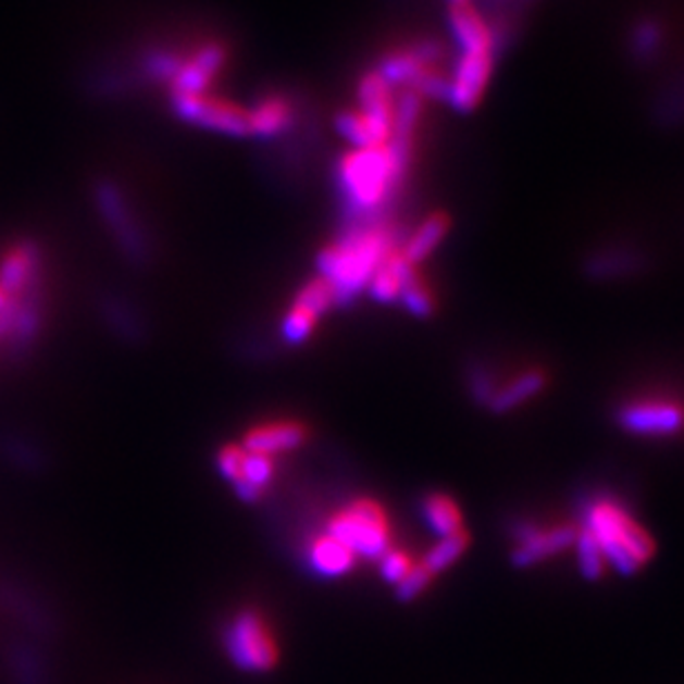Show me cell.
<instances>
[{"label": "cell", "instance_id": "obj_1", "mask_svg": "<svg viewBox=\"0 0 684 684\" xmlns=\"http://www.w3.org/2000/svg\"><path fill=\"white\" fill-rule=\"evenodd\" d=\"M411 156L396 147L381 145L366 149H349L338 163V185L349 212L360 223H370L381 212L396 189L402 185Z\"/></svg>", "mask_w": 684, "mask_h": 684}, {"label": "cell", "instance_id": "obj_2", "mask_svg": "<svg viewBox=\"0 0 684 684\" xmlns=\"http://www.w3.org/2000/svg\"><path fill=\"white\" fill-rule=\"evenodd\" d=\"M396 249V236L389 227L370 221L329 245L321 258V278L334 289L336 304H347L358 291L370 285L381 262Z\"/></svg>", "mask_w": 684, "mask_h": 684}, {"label": "cell", "instance_id": "obj_3", "mask_svg": "<svg viewBox=\"0 0 684 684\" xmlns=\"http://www.w3.org/2000/svg\"><path fill=\"white\" fill-rule=\"evenodd\" d=\"M585 527L602 549L607 567L620 575H636L656 554V543L643 524L611 498L589 500L583 509Z\"/></svg>", "mask_w": 684, "mask_h": 684}, {"label": "cell", "instance_id": "obj_4", "mask_svg": "<svg viewBox=\"0 0 684 684\" xmlns=\"http://www.w3.org/2000/svg\"><path fill=\"white\" fill-rule=\"evenodd\" d=\"M327 534L340 540L360 558H381L389 549V520L374 500H358L340 509L327 527Z\"/></svg>", "mask_w": 684, "mask_h": 684}, {"label": "cell", "instance_id": "obj_5", "mask_svg": "<svg viewBox=\"0 0 684 684\" xmlns=\"http://www.w3.org/2000/svg\"><path fill=\"white\" fill-rule=\"evenodd\" d=\"M225 647L245 671H270L278 662V645L270 624L256 611H240L225 631Z\"/></svg>", "mask_w": 684, "mask_h": 684}, {"label": "cell", "instance_id": "obj_6", "mask_svg": "<svg viewBox=\"0 0 684 684\" xmlns=\"http://www.w3.org/2000/svg\"><path fill=\"white\" fill-rule=\"evenodd\" d=\"M178 119L227 136H249V110L212 94H172Z\"/></svg>", "mask_w": 684, "mask_h": 684}, {"label": "cell", "instance_id": "obj_7", "mask_svg": "<svg viewBox=\"0 0 684 684\" xmlns=\"http://www.w3.org/2000/svg\"><path fill=\"white\" fill-rule=\"evenodd\" d=\"M494 74V49H467L451 72L447 100L458 112H471L478 108Z\"/></svg>", "mask_w": 684, "mask_h": 684}, {"label": "cell", "instance_id": "obj_8", "mask_svg": "<svg viewBox=\"0 0 684 684\" xmlns=\"http://www.w3.org/2000/svg\"><path fill=\"white\" fill-rule=\"evenodd\" d=\"M615 425L631 434L645 438H669L684 430V409L673 402H629L615 409Z\"/></svg>", "mask_w": 684, "mask_h": 684}, {"label": "cell", "instance_id": "obj_9", "mask_svg": "<svg viewBox=\"0 0 684 684\" xmlns=\"http://www.w3.org/2000/svg\"><path fill=\"white\" fill-rule=\"evenodd\" d=\"M96 204L100 216L110 225L123 251L134 260H145L147 240L142 236L140 225L136 223L132 207L125 202L123 191L114 183H100L96 187Z\"/></svg>", "mask_w": 684, "mask_h": 684}, {"label": "cell", "instance_id": "obj_10", "mask_svg": "<svg viewBox=\"0 0 684 684\" xmlns=\"http://www.w3.org/2000/svg\"><path fill=\"white\" fill-rule=\"evenodd\" d=\"M358 114L370 125L378 145H387L394 132L396 98L394 87L376 72H366L358 80Z\"/></svg>", "mask_w": 684, "mask_h": 684}, {"label": "cell", "instance_id": "obj_11", "mask_svg": "<svg viewBox=\"0 0 684 684\" xmlns=\"http://www.w3.org/2000/svg\"><path fill=\"white\" fill-rule=\"evenodd\" d=\"M440 59V47L436 42H423L415 47L394 49L381 61L376 72L391 85V87H411V91L423 83L427 74L436 67Z\"/></svg>", "mask_w": 684, "mask_h": 684}, {"label": "cell", "instance_id": "obj_12", "mask_svg": "<svg viewBox=\"0 0 684 684\" xmlns=\"http://www.w3.org/2000/svg\"><path fill=\"white\" fill-rule=\"evenodd\" d=\"M332 304H336V298H334V289L329 287V283L325 278L311 281L298 294L296 302L291 304L289 315L285 319V325H283L285 340L291 345L304 343L311 336V332H313L315 323H319L323 311L329 309Z\"/></svg>", "mask_w": 684, "mask_h": 684}, {"label": "cell", "instance_id": "obj_13", "mask_svg": "<svg viewBox=\"0 0 684 684\" xmlns=\"http://www.w3.org/2000/svg\"><path fill=\"white\" fill-rule=\"evenodd\" d=\"M227 63V49L221 42H207L189 59H183L181 70L172 78V94H207L216 74Z\"/></svg>", "mask_w": 684, "mask_h": 684}, {"label": "cell", "instance_id": "obj_14", "mask_svg": "<svg viewBox=\"0 0 684 684\" xmlns=\"http://www.w3.org/2000/svg\"><path fill=\"white\" fill-rule=\"evenodd\" d=\"M577 530L573 524H558L551 530H538L527 540L513 545L509 554V562L513 569H532L554 556L564 554L573 547Z\"/></svg>", "mask_w": 684, "mask_h": 684}, {"label": "cell", "instance_id": "obj_15", "mask_svg": "<svg viewBox=\"0 0 684 684\" xmlns=\"http://www.w3.org/2000/svg\"><path fill=\"white\" fill-rule=\"evenodd\" d=\"M645 268L643 253L624 247H609L587 256L583 274L594 283H613L641 274Z\"/></svg>", "mask_w": 684, "mask_h": 684}, {"label": "cell", "instance_id": "obj_16", "mask_svg": "<svg viewBox=\"0 0 684 684\" xmlns=\"http://www.w3.org/2000/svg\"><path fill=\"white\" fill-rule=\"evenodd\" d=\"M307 438V430L294 420H278V423H268L251 430L245 438L242 449L249 453L274 456L283 451L298 449Z\"/></svg>", "mask_w": 684, "mask_h": 684}, {"label": "cell", "instance_id": "obj_17", "mask_svg": "<svg viewBox=\"0 0 684 684\" xmlns=\"http://www.w3.org/2000/svg\"><path fill=\"white\" fill-rule=\"evenodd\" d=\"M38 249L32 242L14 245L0 260V287L12 298L36 285Z\"/></svg>", "mask_w": 684, "mask_h": 684}, {"label": "cell", "instance_id": "obj_18", "mask_svg": "<svg viewBox=\"0 0 684 684\" xmlns=\"http://www.w3.org/2000/svg\"><path fill=\"white\" fill-rule=\"evenodd\" d=\"M294 123V110L285 96H268L249 110V136L276 138Z\"/></svg>", "mask_w": 684, "mask_h": 684}, {"label": "cell", "instance_id": "obj_19", "mask_svg": "<svg viewBox=\"0 0 684 684\" xmlns=\"http://www.w3.org/2000/svg\"><path fill=\"white\" fill-rule=\"evenodd\" d=\"M449 27L451 34L460 47V51L467 49H494V34L483 14L471 8L469 3L451 5L449 10Z\"/></svg>", "mask_w": 684, "mask_h": 684}, {"label": "cell", "instance_id": "obj_20", "mask_svg": "<svg viewBox=\"0 0 684 684\" xmlns=\"http://www.w3.org/2000/svg\"><path fill=\"white\" fill-rule=\"evenodd\" d=\"M415 276V265H411V262H407L400 253V249L396 247L383 262L381 268L374 272L370 285H366V289H370L372 298H376L378 302H394V300H400V294L405 289V285Z\"/></svg>", "mask_w": 684, "mask_h": 684}, {"label": "cell", "instance_id": "obj_21", "mask_svg": "<svg viewBox=\"0 0 684 684\" xmlns=\"http://www.w3.org/2000/svg\"><path fill=\"white\" fill-rule=\"evenodd\" d=\"M547 387V374L540 370H530L520 374L518 378H513L511 383H507L505 387H498L494 400L489 402V411L496 415L509 413L518 407H522L527 400L536 398L538 394H543V389Z\"/></svg>", "mask_w": 684, "mask_h": 684}, {"label": "cell", "instance_id": "obj_22", "mask_svg": "<svg viewBox=\"0 0 684 684\" xmlns=\"http://www.w3.org/2000/svg\"><path fill=\"white\" fill-rule=\"evenodd\" d=\"M447 232H449V219L445 214H432L407 238V242L400 249L402 258L411 262V265H418V262H423L438 249Z\"/></svg>", "mask_w": 684, "mask_h": 684}, {"label": "cell", "instance_id": "obj_23", "mask_svg": "<svg viewBox=\"0 0 684 684\" xmlns=\"http://www.w3.org/2000/svg\"><path fill=\"white\" fill-rule=\"evenodd\" d=\"M309 562H311L315 573L327 575V577H336V575H345L347 571H351V567L356 562V556L340 540H336L334 536L325 534V536H321L319 540L311 545Z\"/></svg>", "mask_w": 684, "mask_h": 684}, {"label": "cell", "instance_id": "obj_24", "mask_svg": "<svg viewBox=\"0 0 684 684\" xmlns=\"http://www.w3.org/2000/svg\"><path fill=\"white\" fill-rule=\"evenodd\" d=\"M272 476H274V462H272L270 456H260V453L245 451L240 478L234 483L236 494L242 500L253 502V500L260 498V494L265 492V487L272 483Z\"/></svg>", "mask_w": 684, "mask_h": 684}, {"label": "cell", "instance_id": "obj_25", "mask_svg": "<svg viewBox=\"0 0 684 684\" xmlns=\"http://www.w3.org/2000/svg\"><path fill=\"white\" fill-rule=\"evenodd\" d=\"M423 515L427 527L438 536L447 538L462 532V513L458 505L445 494H432L423 502Z\"/></svg>", "mask_w": 684, "mask_h": 684}, {"label": "cell", "instance_id": "obj_26", "mask_svg": "<svg viewBox=\"0 0 684 684\" xmlns=\"http://www.w3.org/2000/svg\"><path fill=\"white\" fill-rule=\"evenodd\" d=\"M573 547H575L577 571H581V575L585 577V581H589V583L600 581V577L607 571V562H605L602 549L596 543V538L587 530H577Z\"/></svg>", "mask_w": 684, "mask_h": 684}, {"label": "cell", "instance_id": "obj_27", "mask_svg": "<svg viewBox=\"0 0 684 684\" xmlns=\"http://www.w3.org/2000/svg\"><path fill=\"white\" fill-rule=\"evenodd\" d=\"M469 547V536L464 532H458L453 536H447V538H440L425 556V560L420 562L423 564L432 575H438L443 573L445 569L453 567L467 551Z\"/></svg>", "mask_w": 684, "mask_h": 684}, {"label": "cell", "instance_id": "obj_28", "mask_svg": "<svg viewBox=\"0 0 684 684\" xmlns=\"http://www.w3.org/2000/svg\"><path fill=\"white\" fill-rule=\"evenodd\" d=\"M467 387H469V396L473 400H476L481 407H489V402L494 400L500 385H498L496 376L487 370V366L473 364V366H469V372H467Z\"/></svg>", "mask_w": 684, "mask_h": 684}, {"label": "cell", "instance_id": "obj_29", "mask_svg": "<svg viewBox=\"0 0 684 684\" xmlns=\"http://www.w3.org/2000/svg\"><path fill=\"white\" fill-rule=\"evenodd\" d=\"M400 300L413 315H418V319H430V315L434 313V307H436L430 289L425 287L423 281H420L418 274L405 285Z\"/></svg>", "mask_w": 684, "mask_h": 684}, {"label": "cell", "instance_id": "obj_30", "mask_svg": "<svg viewBox=\"0 0 684 684\" xmlns=\"http://www.w3.org/2000/svg\"><path fill=\"white\" fill-rule=\"evenodd\" d=\"M432 581L434 575L423 564H413L411 571L396 585V596L402 602H411L432 585Z\"/></svg>", "mask_w": 684, "mask_h": 684}, {"label": "cell", "instance_id": "obj_31", "mask_svg": "<svg viewBox=\"0 0 684 684\" xmlns=\"http://www.w3.org/2000/svg\"><path fill=\"white\" fill-rule=\"evenodd\" d=\"M10 669H12V675L18 684H42L45 682L40 675V669L36 664L34 654H29L25 647L12 649Z\"/></svg>", "mask_w": 684, "mask_h": 684}, {"label": "cell", "instance_id": "obj_32", "mask_svg": "<svg viewBox=\"0 0 684 684\" xmlns=\"http://www.w3.org/2000/svg\"><path fill=\"white\" fill-rule=\"evenodd\" d=\"M378 562H381L378 564L381 567V575L391 585H398L402 577L411 571V567H413L411 558L405 551H398V549H387L378 558Z\"/></svg>", "mask_w": 684, "mask_h": 684}, {"label": "cell", "instance_id": "obj_33", "mask_svg": "<svg viewBox=\"0 0 684 684\" xmlns=\"http://www.w3.org/2000/svg\"><path fill=\"white\" fill-rule=\"evenodd\" d=\"M181 63H183V59H178L176 54H172V51H163V49H158V51H151V54L147 57V72H149V76H153V78H158V80H167V83H172V78L176 76V72L181 70Z\"/></svg>", "mask_w": 684, "mask_h": 684}, {"label": "cell", "instance_id": "obj_34", "mask_svg": "<svg viewBox=\"0 0 684 684\" xmlns=\"http://www.w3.org/2000/svg\"><path fill=\"white\" fill-rule=\"evenodd\" d=\"M242 460H245V449L242 447H225L219 451V469L223 476L234 485L240 478L242 471Z\"/></svg>", "mask_w": 684, "mask_h": 684}, {"label": "cell", "instance_id": "obj_35", "mask_svg": "<svg viewBox=\"0 0 684 684\" xmlns=\"http://www.w3.org/2000/svg\"><path fill=\"white\" fill-rule=\"evenodd\" d=\"M656 40H658V29L656 27H643V32L638 36V45L643 49H649L656 45Z\"/></svg>", "mask_w": 684, "mask_h": 684}, {"label": "cell", "instance_id": "obj_36", "mask_svg": "<svg viewBox=\"0 0 684 684\" xmlns=\"http://www.w3.org/2000/svg\"><path fill=\"white\" fill-rule=\"evenodd\" d=\"M12 300H14V298H12L3 287H0V313H3V311L12 304Z\"/></svg>", "mask_w": 684, "mask_h": 684}, {"label": "cell", "instance_id": "obj_37", "mask_svg": "<svg viewBox=\"0 0 684 684\" xmlns=\"http://www.w3.org/2000/svg\"><path fill=\"white\" fill-rule=\"evenodd\" d=\"M462 3H469V0H451V5H462Z\"/></svg>", "mask_w": 684, "mask_h": 684}]
</instances>
